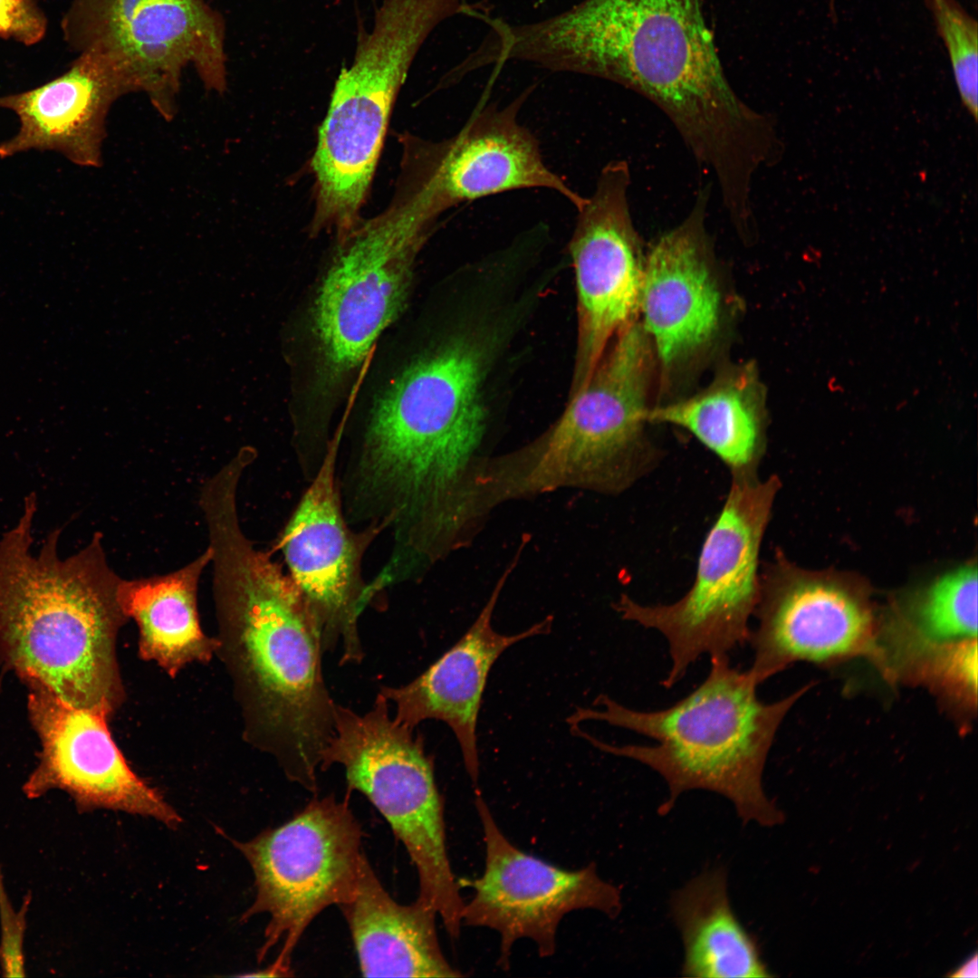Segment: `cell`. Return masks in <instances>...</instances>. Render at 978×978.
Listing matches in <instances>:
<instances>
[{
  "label": "cell",
  "instance_id": "2e32d148",
  "mask_svg": "<svg viewBox=\"0 0 978 978\" xmlns=\"http://www.w3.org/2000/svg\"><path fill=\"white\" fill-rule=\"evenodd\" d=\"M27 708L42 748L24 786L28 797L59 789L81 811L110 809L172 828L180 823L176 810L128 764L111 737L107 713L72 706L40 688H30Z\"/></svg>",
  "mask_w": 978,
  "mask_h": 978
},
{
  "label": "cell",
  "instance_id": "30bf717a",
  "mask_svg": "<svg viewBox=\"0 0 978 978\" xmlns=\"http://www.w3.org/2000/svg\"><path fill=\"white\" fill-rule=\"evenodd\" d=\"M235 846L248 860L256 887L242 919L269 916L258 960L282 944L269 968L276 976H291L292 952L312 921L355 892L366 858L361 826L347 800L314 797L285 823Z\"/></svg>",
  "mask_w": 978,
  "mask_h": 978
},
{
  "label": "cell",
  "instance_id": "6da1fadb",
  "mask_svg": "<svg viewBox=\"0 0 978 978\" xmlns=\"http://www.w3.org/2000/svg\"><path fill=\"white\" fill-rule=\"evenodd\" d=\"M490 59L598 77L654 102L696 161L732 173L765 145L771 119L729 84L700 0H581L548 18L493 21Z\"/></svg>",
  "mask_w": 978,
  "mask_h": 978
},
{
  "label": "cell",
  "instance_id": "52a82bcc",
  "mask_svg": "<svg viewBox=\"0 0 978 978\" xmlns=\"http://www.w3.org/2000/svg\"><path fill=\"white\" fill-rule=\"evenodd\" d=\"M779 488L778 479L732 475L724 506L700 551L688 591L670 604L647 605L622 594L614 609L623 619L660 632L671 666L663 685L682 679L703 655H728L749 641V619L760 595L759 552Z\"/></svg>",
  "mask_w": 978,
  "mask_h": 978
},
{
  "label": "cell",
  "instance_id": "f1b7e54d",
  "mask_svg": "<svg viewBox=\"0 0 978 978\" xmlns=\"http://www.w3.org/2000/svg\"><path fill=\"white\" fill-rule=\"evenodd\" d=\"M835 1L836 0H829V9H830L831 14H833L835 13Z\"/></svg>",
  "mask_w": 978,
  "mask_h": 978
},
{
  "label": "cell",
  "instance_id": "7c38bea8",
  "mask_svg": "<svg viewBox=\"0 0 978 978\" xmlns=\"http://www.w3.org/2000/svg\"><path fill=\"white\" fill-rule=\"evenodd\" d=\"M475 804L484 831L485 861L480 877L459 880L475 890L464 906L462 923L500 935L501 967L508 968L512 947L520 938L533 941L540 956H551L560 922L571 911L593 909L618 916L621 891L601 878L593 863L568 870L528 854L503 835L477 789Z\"/></svg>",
  "mask_w": 978,
  "mask_h": 978
},
{
  "label": "cell",
  "instance_id": "484cf974",
  "mask_svg": "<svg viewBox=\"0 0 978 978\" xmlns=\"http://www.w3.org/2000/svg\"><path fill=\"white\" fill-rule=\"evenodd\" d=\"M948 54L963 105L977 120L978 24L958 0H925Z\"/></svg>",
  "mask_w": 978,
  "mask_h": 978
},
{
  "label": "cell",
  "instance_id": "603a6c76",
  "mask_svg": "<svg viewBox=\"0 0 978 978\" xmlns=\"http://www.w3.org/2000/svg\"><path fill=\"white\" fill-rule=\"evenodd\" d=\"M726 870L707 869L675 891L670 899L679 931L683 976L772 977L753 935L736 916L728 896Z\"/></svg>",
  "mask_w": 978,
  "mask_h": 978
},
{
  "label": "cell",
  "instance_id": "d6986e66",
  "mask_svg": "<svg viewBox=\"0 0 978 978\" xmlns=\"http://www.w3.org/2000/svg\"><path fill=\"white\" fill-rule=\"evenodd\" d=\"M518 556L498 580L476 619L454 646L408 684L380 689L394 704V718L400 724L414 729L425 720L435 719L450 727L474 785L479 778L476 725L489 672L507 648L528 638L549 633L552 625V617L549 616L513 635L494 629L493 613Z\"/></svg>",
  "mask_w": 978,
  "mask_h": 978
},
{
  "label": "cell",
  "instance_id": "7402d4cb",
  "mask_svg": "<svg viewBox=\"0 0 978 978\" xmlns=\"http://www.w3.org/2000/svg\"><path fill=\"white\" fill-rule=\"evenodd\" d=\"M211 557L207 547L173 572L119 582L120 607L139 628V656L171 676L187 664L208 661L219 648V640L202 631L197 612L198 581Z\"/></svg>",
  "mask_w": 978,
  "mask_h": 978
},
{
  "label": "cell",
  "instance_id": "5bb4252c",
  "mask_svg": "<svg viewBox=\"0 0 978 978\" xmlns=\"http://www.w3.org/2000/svg\"><path fill=\"white\" fill-rule=\"evenodd\" d=\"M338 442L328 446L279 541L288 574L319 627L324 652L341 647L340 663L363 657L358 619L366 608L362 559L379 536L347 522L340 494Z\"/></svg>",
  "mask_w": 978,
  "mask_h": 978
},
{
  "label": "cell",
  "instance_id": "44dd1931",
  "mask_svg": "<svg viewBox=\"0 0 978 978\" xmlns=\"http://www.w3.org/2000/svg\"><path fill=\"white\" fill-rule=\"evenodd\" d=\"M977 638V568L966 564L879 613L872 664L890 684L916 657L944 644Z\"/></svg>",
  "mask_w": 978,
  "mask_h": 978
},
{
  "label": "cell",
  "instance_id": "8fae6325",
  "mask_svg": "<svg viewBox=\"0 0 978 978\" xmlns=\"http://www.w3.org/2000/svg\"><path fill=\"white\" fill-rule=\"evenodd\" d=\"M61 27L74 52L110 58L166 120L187 67L206 91L227 89L225 21L206 0H72Z\"/></svg>",
  "mask_w": 978,
  "mask_h": 978
},
{
  "label": "cell",
  "instance_id": "4fadbf2b",
  "mask_svg": "<svg viewBox=\"0 0 978 978\" xmlns=\"http://www.w3.org/2000/svg\"><path fill=\"white\" fill-rule=\"evenodd\" d=\"M754 614L748 670L758 685L797 662L873 660L879 613L868 593L846 580L803 572L780 559L760 576Z\"/></svg>",
  "mask_w": 978,
  "mask_h": 978
},
{
  "label": "cell",
  "instance_id": "d4e9b609",
  "mask_svg": "<svg viewBox=\"0 0 978 978\" xmlns=\"http://www.w3.org/2000/svg\"><path fill=\"white\" fill-rule=\"evenodd\" d=\"M896 682L926 688L959 729L967 732L977 716V638L924 652L904 668Z\"/></svg>",
  "mask_w": 978,
  "mask_h": 978
},
{
  "label": "cell",
  "instance_id": "ffe728a7",
  "mask_svg": "<svg viewBox=\"0 0 978 978\" xmlns=\"http://www.w3.org/2000/svg\"><path fill=\"white\" fill-rule=\"evenodd\" d=\"M365 977H460L439 944L431 906L398 903L364 859L354 894L340 906Z\"/></svg>",
  "mask_w": 978,
  "mask_h": 978
},
{
  "label": "cell",
  "instance_id": "9c48e42d",
  "mask_svg": "<svg viewBox=\"0 0 978 978\" xmlns=\"http://www.w3.org/2000/svg\"><path fill=\"white\" fill-rule=\"evenodd\" d=\"M438 215L430 193L420 186L339 248L312 308L321 387H335L359 368L403 312L415 259Z\"/></svg>",
  "mask_w": 978,
  "mask_h": 978
},
{
  "label": "cell",
  "instance_id": "4316f807",
  "mask_svg": "<svg viewBox=\"0 0 978 978\" xmlns=\"http://www.w3.org/2000/svg\"><path fill=\"white\" fill-rule=\"evenodd\" d=\"M46 31V16L34 0H0L1 38L32 46Z\"/></svg>",
  "mask_w": 978,
  "mask_h": 978
},
{
  "label": "cell",
  "instance_id": "3957f363",
  "mask_svg": "<svg viewBox=\"0 0 978 978\" xmlns=\"http://www.w3.org/2000/svg\"><path fill=\"white\" fill-rule=\"evenodd\" d=\"M214 595L249 742L286 777L317 791L336 705L326 687L316 620L288 573L244 533L236 507L206 517Z\"/></svg>",
  "mask_w": 978,
  "mask_h": 978
},
{
  "label": "cell",
  "instance_id": "83f0119b",
  "mask_svg": "<svg viewBox=\"0 0 978 978\" xmlns=\"http://www.w3.org/2000/svg\"><path fill=\"white\" fill-rule=\"evenodd\" d=\"M977 953L974 952L969 958H967L960 966L954 970L948 975L950 977L966 978V977H977L978 975V961Z\"/></svg>",
  "mask_w": 978,
  "mask_h": 978
},
{
  "label": "cell",
  "instance_id": "5b68a950",
  "mask_svg": "<svg viewBox=\"0 0 978 978\" xmlns=\"http://www.w3.org/2000/svg\"><path fill=\"white\" fill-rule=\"evenodd\" d=\"M758 686L728 655L712 656L705 679L669 707L638 711L601 695L600 709L577 708L567 722L596 748L657 772L668 789L659 813L703 790L726 798L743 823L772 827L784 816L764 791L765 762L781 723L810 686L765 703Z\"/></svg>",
  "mask_w": 978,
  "mask_h": 978
},
{
  "label": "cell",
  "instance_id": "cb8c5ba5",
  "mask_svg": "<svg viewBox=\"0 0 978 978\" xmlns=\"http://www.w3.org/2000/svg\"><path fill=\"white\" fill-rule=\"evenodd\" d=\"M761 398L754 370L744 367L723 376L694 397L648 408L646 421L689 431L730 468L732 475L756 474L763 450Z\"/></svg>",
  "mask_w": 978,
  "mask_h": 978
},
{
  "label": "cell",
  "instance_id": "e0dca14e",
  "mask_svg": "<svg viewBox=\"0 0 978 978\" xmlns=\"http://www.w3.org/2000/svg\"><path fill=\"white\" fill-rule=\"evenodd\" d=\"M708 192L646 254L641 324L660 362L670 367L705 346L720 318V293L706 228Z\"/></svg>",
  "mask_w": 978,
  "mask_h": 978
},
{
  "label": "cell",
  "instance_id": "ba28073f",
  "mask_svg": "<svg viewBox=\"0 0 978 978\" xmlns=\"http://www.w3.org/2000/svg\"><path fill=\"white\" fill-rule=\"evenodd\" d=\"M651 348L635 321L614 338L552 427L523 449V469L536 488L618 494L652 467L641 441Z\"/></svg>",
  "mask_w": 978,
  "mask_h": 978
},
{
  "label": "cell",
  "instance_id": "7a4b0ae2",
  "mask_svg": "<svg viewBox=\"0 0 978 978\" xmlns=\"http://www.w3.org/2000/svg\"><path fill=\"white\" fill-rule=\"evenodd\" d=\"M481 377V354L469 340L417 357L379 395L358 447L337 470L349 524L386 533L397 557L417 556L445 533L478 461Z\"/></svg>",
  "mask_w": 978,
  "mask_h": 978
},
{
  "label": "cell",
  "instance_id": "277c9868",
  "mask_svg": "<svg viewBox=\"0 0 978 978\" xmlns=\"http://www.w3.org/2000/svg\"><path fill=\"white\" fill-rule=\"evenodd\" d=\"M0 539V660L30 688L109 715L124 692L116 638L128 618L117 598L120 578L108 564L102 535L61 558V529L34 554V493Z\"/></svg>",
  "mask_w": 978,
  "mask_h": 978
},
{
  "label": "cell",
  "instance_id": "9a60e30c",
  "mask_svg": "<svg viewBox=\"0 0 978 978\" xmlns=\"http://www.w3.org/2000/svg\"><path fill=\"white\" fill-rule=\"evenodd\" d=\"M629 185L627 161H610L577 209L569 244L579 329L573 390L639 309L646 254L629 209Z\"/></svg>",
  "mask_w": 978,
  "mask_h": 978
},
{
  "label": "cell",
  "instance_id": "8992f818",
  "mask_svg": "<svg viewBox=\"0 0 978 978\" xmlns=\"http://www.w3.org/2000/svg\"><path fill=\"white\" fill-rule=\"evenodd\" d=\"M336 763L345 770L348 791L367 797L407 849L417 873V899L434 908L448 935L457 938L465 903L446 849L434 762L421 734L390 717L381 693L363 715L336 705L320 770Z\"/></svg>",
  "mask_w": 978,
  "mask_h": 978
},
{
  "label": "cell",
  "instance_id": "ac0fdd59",
  "mask_svg": "<svg viewBox=\"0 0 978 978\" xmlns=\"http://www.w3.org/2000/svg\"><path fill=\"white\" fill-rule=\"evenodd\" d=\"M127 79L106 55L84 52L59 76L35 88L0 96L19 129L0 142V158L29 150L55 151L80 167L102 166L106 118L113 103L132 93Z\"/></svg>",
  "mask_w": 978,
  "mask_h": 978
}]
</instances>
